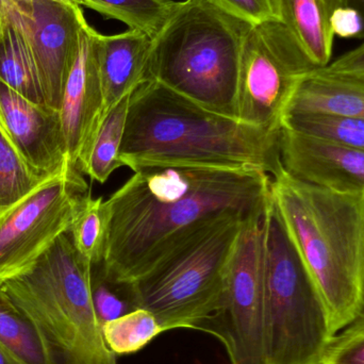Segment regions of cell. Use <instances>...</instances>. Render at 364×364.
<instances>
[{
  "mask_svg": "<svg viewBox=\"0 0 364 364\" xmlns=\"http://www.w3.org/2000/svg\"><path fill=\"white\" fill-rule=\"evenodd\" d=\"M271 201L272 177L260 171H136L106 200L108 237L96 267L109 282L129 286L208 225L260 218Z\"/></svg>",
  "mask_w": 364,
  "mask_h": 364,
  "instance_id": "obj_1",
  "label": "cell"
},
{
  "mask_svg": "<svg viewBox=\"0 0 364 364\" xmlns=\"http://www.w3.org/2000/svg\"><path fill=\"white\" fill-rule=\"evenodd\" d=\"M280 132L207 110L157 80L132 93L121 160L130 170H282Z\"/></svg>",
  "mask_w": 364,
  "mask_h": 364,
  "instance_id": "obj_2",
  "label": "cell"
},
{
  "mask_svg": "<svg viewBox=\"0 0 364 364\" xmlns=\"http://www.w3.org/2000/svg\"><path fill=\"white\" fill-rule=\"evenodd\" d=\"M272 197L336 335L364 310V194L318 188L282 168Z\"/></svg>",
  "mask_w": 364,
  "mask_h": 364,
  "instance_id": "obj_3",
  "label": "cell"
},
{
  "mask_svg": "<svg viewBox=\"0 0 364 364\" xmlns=\"http://www.w3.org/2000/svg\"><path fill=\"white\" fill-rule=\"evenodd\" d=\"M252 26L216 0L179 1L153 38L147 80L237 119L240 58Z\"/></svg>",
  "mask_w": 364,
  "mask_h": 364,
  "instance_id": "obj_4",
  "label": "cell"
},
{
  "mask_svg": "<svg viewBox=\"0 0 364 364\" xmlns=\"http://www.w3.org/2000/svg\"><path fill=\"white\" fill-rule=\"evenodd\" d=\"M91 273L68 231L29 269L1 284L42 336L53 364H117L94 308Z\"/></svg>",
  "mask_w": 364,
  "mask_h": 364,
  "instance_id": "obj_5",
  "label": "cell"
},
{
  "mask_svg": "<svg viewBox=\"0 0 364 364\" xmlns=\"http://www.w3.org/2000/svg\"><path fill=\"white\" fill-rule=\"evenodd\" d=\"M246 220L228 218L208 225L129 284L136 307L151 311L164 333H208L224 308L229 262Z\"/></svg>",
  "mask_w": 364,
  "mask_h": 364,
  "instance_id": "obj_6",
  "label": "cell"
},
{
  "mask_svg": "<svg viewBox=\"0 0 364 364\" xmlns=\"http://www.w3.org/2000/svg\"><path fill=\"white\" fill-rule=\"evenodd\" d=\"M262 226L264 364H322L335 335L273 197Z\"/></svg>",
  "mask_w": 364,
  "mask_h": 364,
  "instance_id": "obj_7",
  "label": "cell"
},
{
  "mask_svg": "<svg viewBox=\"0 0 364 364\" xmlns=\"http://www.w3.org/2000/svg\"><path fill=\"white\" fill-rule=\"evenodd\" d=\"M318 70L292 32L279 21L254 25L240 58L237 119L280 132L301 81Z\"/></svg>",
  "mask_w": 364,
  "mask_h": 364,
  "instance_id": "obj_8",
  "label": "cell"
},
{
  "mask_svg": "<svg viewBox=\"0 0 364 364\" xmlns=\"http://www.w3.org/2000/svg\"><path fill=\"white\" fill-rule=\"evenodd\" d=\"M90 194L82 173L70 166L0 218V284L29 269L70 231Z\"/></svg>",
  "mask_w": 364,
  "mask_h": 364,
  "instance_id": "obj_9",
  "label": "cell"
},
{
  "mask_svg": "<svg viewBox=\"0 0 364 364\" xmlns=\"http://www.w3.org/2000/svg\"><path fill=\"white\" fill-rule=\"evenodd\" d=\"M263 216L246 220L240 231L224 308L208 331L222 342L231 364H264Z\"/></svg>",
  "mask_w": 364,
  "mask_h": 364,
  "instance_id": "obj_10",
  "label": "cell"
},
{
  "mask_svg": "<svg viewBox=\"0 0 364 364\" xmlns=\"http://www.w3.org/2000/svg\"><path fill=\"white\" fill-rule=\"evenodd\" d=\"M0 14L25 36L46 105L60 110L81 29L87 23L80 6L60 0H31L23 4L0 0Z\"/></svg>",
  "mask_w": 364,
  "mask_h": 364,
  "instance_id": "obj_11",
  "label": "cell"
},
{
  "mask_svg": "<svg viewBox=\"0 0 364 364\" xmlns=\"http://www.w3.org/2000/svg\"><path fill=\"white\" fill-rule=\"evenodd\" d=\"M98 40L100 32L85 23L81 29L78 51L68 73L60 107L68 156L72 164L78 168L102 122L104 92Z\"/></svg>",
  "mask_w": 364,
  "mask_h": 364,
  "instance_id": "obj_12",
  "label": "cell"
},
{
  "mask_svg": "<svg viewBox=\"0 0 364 364\" xmlns=\"http://www.w3.org/2000/svg\"><path fill=\"white\" fill-rule=\"evenodd\" d=\"M282 168L297 181L342 194H364V153L331 139L282 126Z\"/></svg>",
  "mask_w": 364,
  "mask_h": 364,
  "instance_id": "obj_13",
  "label": "cell"
},
{
  "mask_svg": "<svg viewBox=\"0 0 364 364\" xmlns=\"http://www.w3.org/2000/svg\"><path fill=\"white\" fill-rule=\"evenodd\" d=\"M0 125L17 151L36 170L55 176L74 166L68 156L60 110L36 104L2 82Z\"/></svg>",
  "mask_w": 364,
  "mask_h": 364,
  "instance_id": "obj_14",
  "label": "cell"
},
{
  "mask_svg": "<svg viewBox=\"0 0 364 364\" xmlns=\"http://www.w3.org/2000/svg\"><path fill=\"white\" fill-rule=\"evenodd\" d=\"M153 38L136 30L104 36L100 33V76L104 92V112L147 80L149 53Z\"/></svg>",
  "mask_w": 364,
  "mask_h": 364,
  "instance_id": "obj_15",
  "label": "cell"
},
{
  "mask_svg": "<svg viewBox=\"0 0 364 364\" xmlns=\"http://www.w3.org/2000/svg\"><path fill=\"white\" fill-rule=\"evenodd\" d=\"M277 18L299 41L318 68L331 62L335 33L333 14L348 0H274Z\"/></svg>",
  "mask_w": 364,
  "mask_h": 364,
  "instance_id": "obj_16",
  "label": "cell"
},
{
  "mask_svg": "<svg viewBox=\"0 0 364 364\" xmlns=\"http://www.w3.org/2000/svg\"><path fill=\"white\" fill-rule=\"evenodd\" d=\"M287 113H320L364 121V81L324 74L318 68L301 81Z\"/></svg>",
  "mask_w": 364,
  "mask_h": 364,
  "instance_id": "obj_17",
  "label": "cell"
},
{
  "mask_svg": "<svg viewBox=\"0 0 364 364\" xmlns=\"http://www.w3.org/2000/svg\"><path fill=\"white\" fill-rule=\"evenodd\" d=\"M1 17L0 82L36 104L46 105L38 68L27 40L21 30Z\"/></svg>",
  "mask_w": 364,
  "mask_h": 364,
  "instance_id": "obj_18",
  "label": "cell"
},
{
  "mask_svg": "<svg viewBox=\"0 0 364 364\" xmlns=\"http://www.w3.org/2000/svg\"><path fill=\"white\" fill-rule=\"evenodd\" d=\"M130 96H125L107 112L94 136L87 157L79 166L83 175L92 181L105 183L111 175L124 166L121 149L127 125Z\"/></svg>",
  "mask_w": 364,
  "mask_h": 364,
  "instance_id": "obj_19",
  "label": "cell"
},
{
  "mask_svg": "<svg viewBox=\"0 0 364 364\" xmlns=\"http://www.w3.org/2000/svg\"><path fill=\"white\" fill-rule=\"evenodd\" d=\"M0 344L21 364H53L30 318L15 305L0 284Z\"/></svg>",
  "mask_w": 364,
  "mask_h": 364,
  "instance_id": "obj_20",
  "label": "cell"
},
{
  "mask_svg": "<svg viewBox=\"0 0 364 364\" xmlns=\"http://www.w3.org/2000/svg\"><path fill=\"white\" fill-rule=\"evenodd\" d=\"M53 177L30 166L0 125V218Z\"/></svg>",
  "mask_w": 364,
  "mask_h": 364,
  "instance_id": "obj_21",
  "label": "cell"
},
{
  "mask_svg": "<svg viewBox=\"0 0 364 364\" xmlns=\"http://www.w3.org/2000/svg\"><path fill=\"white\" fill-rule=\"evenodd\" d=\"M178 4L174 0H82L83 6L151 38L168 23Z\"/></svg>",
  "mask_w": 364,
  "mask_h": 364,
  "instance_id": "obj_22",
  "label": "cell"
},
{
  "mask_svg": "<svg viewBox=\"0 0 364 364\" xmlns=\"http://www.w3.org/2000/svg\"><path fill=\"white\" fill-rule=\"evenodd\" d=\"M108 207L102 197L93 198L90 194L70 229L73 244L77 252L87 259L92 267L102 262L109 230Z\"/></svg>",
  "mask_w": 364,
  "mask_h": 364,
  "instance_id": "obj_23",
  "label": "cell"
},
{
  "mask_svg": "<svg viewBox=\"0 0 364 364\" xmlns=\"http://www.w3.org/2000/svg\"><path fill=\"white\" fill-rule=\"evenodd\" d=\"M102 331L107 346L117 356L140 352L164 333L156 316L143 308L105 323Z\"/></svg>",
  "mask_w": 364,
  "mask_h": 364,
  "instance_id": "obj_24",
  "label": "cell"
},
{
  "mask_svg": "<svg viewBox=\"0 0 364 364\" xmlns=\"http://www.w3.org/2000/svg\"><path fill=\"white\" fill-rule=\"evenodd\" d=\"M282 126L331 139L364 153L363 119L320 113H287Z\"/></svg>",
  "mask_w": 364,
  "mask_h": 364,
  "instance_id": "obj_25",
  "label": "cell"
},
{
  "mask_svg": "<svg viewBox=\"0 0 364 364\" xmlns=\"http://www.w3.org/2000/svg\"><path fill=\"white\" fill-rule=\"evenodd\" d=\"M92 299L100 324L138 309L129 286L109 282L96 265L92 267Z\"/></svg>",
  "mask_w": 364,
  "mask_h": 364,
  "instance_id": "obj_26",
  "label": "cell"
},
{
  "mask_svg": "<svg viewBox=\"0 0 364 364\" xmlns=\"http://www.w3.org/2000/svg\"><path fill=\"white\" fill-rule=\"evenodd\" d=\"M322 364H364V310L333 336Z\"/></svg>",
  "mask_w": 364,
  "mask_h": 364,
  "instance_id": "obj_27",
  "label": "cell"
},
{
  "mask_svg": "<svg viewBox=\"0 0 364 364\" xmlns=\"http://www.w3.org/2000/svg\"><path fill=\"white\" fill-rule=\"evenodd\" d=\"M230 12L252 25L278 21L274 0H216Z\"/></svg>",
  "mask_w": 364,
  "mask_h": 364,
  "instance_id": "obj_28",
  "label": "cell"
},
{
  "mask_svg": "<svg viewBox=\"0 0 364 364\" xmlns=\"http://www.w3.org/2000/svg\"><path fill=\"white\" fill-rule=\"evenodd\" d=\"M318 70L333 76L364 81V43Z\"/></svg>",
  "mask_w": 364,
  "mask_h": 364,
  "instance_id": "obj_29",
  "label": "cell"
},
{
  "mask_svg": "<svg viewBox=\"0 0 364 364\" xmlns=\"http://www.w3.org/2000/svg\"><path fill=\"white\" fill-rule=\"evenodd\" d=\"M333 31L335 36L342 38H357L361 31L360 17L354 9L342 8L333 14Z\"/></svg>",
  "mask_w": 364,
  "mask_h": 364,
  "instance_id": "obj_30",
  "label": "cell"
},
{
  "mask_svg": "<svg viewBox=\"0 0 364 364\" xmlns=\"http://www.w3.org/2000/svg\"><path fill=\"white\" fill-rule=\"evenodd\" d=\"M348 6L354 9L360 17L361 31L358 40H364V0H348Z\"/></svg>",
  "mask_w": 364,
  "mask_h": 364,
  "instance_id": "obj_31",
  "label": "cell"
},
{
  "mask_svg": "<svg viewBox=\"0 0 364 364\" xmlns=\"http://www.w3.org/2000/svg\"><path fill=\"white\" fill-rule=\"evenodd\" d=\"M0 364H21L0 344Z\"/></svg>",
  "mask_w": 364,
  "mask_h": 364,
  "instance_id": "obj_32",
  "label": "cell"
},
{
  "mask_svg": "<svg viewBox=\"0 0 364 364\" xmlns=\"http://www.w3.org/2000/svg\"><path fill=\"white\" fill-rule=\"evenodd\" d=\"M8 1L12 2L15 4H28L31 0H8ZM60 1L68 2V4H76V6H82V0H60Z\"/></svg>",
  "mask_w": 364,
  "mask_h": 364,
  "instance_id": "obj_33",
  "label": "cell"
},
{
  "mask_svg": "<svg viewBox=\"0 0 364 364\" xmlns=\"http://www.w3.org/2000/svg\"><path fill=\"white\" fill-rule=\"evenodd\" d=\"M1 23H2V17H1V14H0V28H1Z\"/></svg>",
  "mask_w": 364,
  "mask_h": 364,
  "instance_id": "obj_34",
  "label": "cell"
}]
</instances>
